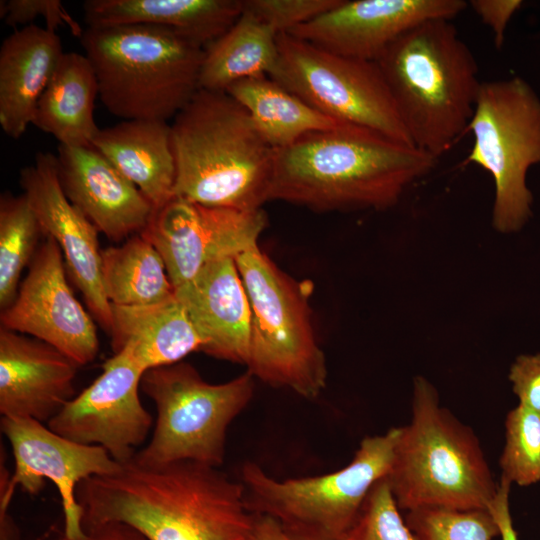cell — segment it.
<instances>
[{"label": "cell", "instance_id": "25", "mask_svg": "<svg viewBox=\"0 0 540 540\" xmlns=\"http://www.w3.org/2000/svg\"><path fill=\"white\" fill-rule=\"evenodd\" d=\"M95 71L85 54L64 52L37 103L32 124L59 145L91 146L100 128L94 119Z\"/></svg>", "mask_w": 540, "mask_h": 540}, {"label": "cell", "instance_id": "26", "mask_svg": "<svg viewBox=\"0 0 540 540\" xmlns=\"http://www.w3.org/2000/svg\"><path fill=\"white\" fill-rule=\"evenodd\" d=\"M278 35L244 4L237 21L205 48L200 89L225 92L238 81L270 76L278 58Z\"/></svg>", "mask_w": 540, "mask_h": 540}, {"label": "cell", "instance_id": "18", "mask_svg": "<svg viewBox=\"0 0 540 540\" xmlns=\"http://www.w3.org/2000/svg\"><path fill=\"white\" fill-rule=\"evenodd\" d=\"M56 157L66 197L99 232L118 242L145 229L152 204L97 149L59 145Z\"/></svg>", "mask_w": 540, "mask_h": 540}, {"label": "cell", "instance_id": "23", "mask_svg": "<svg viewBox=\"0 0 540 540\" xmlns=\"http://www.w3.org/2000/svg\"><path fill=\"white\" fill-rule=\"evenodd\" d=\"M159 208L174 196L176 166L171 127L158 120H123L99 129L92 144Z\"/></svg>", "mask_w": 540, "mask_h": 540}, {"label": "cell", "instance_id": "1", "mask_svg": "<svg viewBox=\"0 0 540 540\" xmlns=\"http://www.w3.org/2000/svg\"><path fill=\"white\" fill-rule=\"evenodd\" d=\"M82 526L121 522L148 540H247L253 513L244 487L195 461L146 466L132 460L76 491Z\"/></svg>", "mask_w": 540, "mask_h": 540}, {"label": "cell", "instance_id": "40", "mask_svg": "<svg viewBox=\"0 0 540 540\" xmlns=\"http://www.w3.org/2000/svg\"><path fill=\"white\" fill-rule=\"evenodd\" d=\"M8 506L0 503V540H20L19 529L9 514Z\"/></svg>", "mask_w": 540, "mask_h": 540}, {"label": "cell", "instance_id": "24", "mask_svg": "<svg viewBox=\"0 0 540 540\" xmlns=\"http://www.w3.org/2000/svg\"><path fill=\"white\" fill-rule=\"evenodd\" d=\"M114 353L126 352L145 372L180 362L201 350L202 341L174 295L145 306L112 305Z\"/></svg>", "mask_w": 540, "mask_h": 540}, {"label": "cell", "instance_id": "28", "mask_svg": "<svg viewBox=\"0 0 540 540\" xmlns=\"http://www.w3.org/2000/svg\"><path fill=\"white\" fill-rule=\"evenodd\" d=\"M101 275L112 305H152L175 295L161 255L141 234L101 251Z\"/></svg>", "mask_w": 540, "mask_h": 540}, {"label": "cell", "instance_id": "14", "mask_svg": "<svg viewBox=\"0 0 540 540\" xmlns=\"http://www.w3.org/2000/svg\"><path fill=\"white\" fill-rule=\"evenodd\" d=\"M145 371L124 351L102 365V373L48 422L57 434L104 448L118 463L129 462L147 438L152 416L139 387Z\"/></svg>", "mask_w": 540, "mask_h": 540}, {"label": "cell", "instance_id": "22", "mask_svg": "<svg viewBox=\"0 0 540 540\" xmlns=\"http://www.w3.org/2000/svg\"><path fill=\"white\" fill-rule=\"evenodd\" d=\"M87 27L152 25L174 30L204 49L244 10L242 0H86Z\"/></svg>", "mask_w": 540, "mask_h": 540}, {"label": "cell", "instance_id": "3", "mask_svg": "<svg viewBox=\"0 0 540 540\" xmlns=\"http://www.w3.org/2000/svg\"><path fill=\"white\" fill-rule=\"evenodd\" d=\"M170 127L174 196L239 210L268 201L275 149L228 93L199 89Z\"/></svg>", "mask_w": 540, "mask_h": 540}, {"label": "cell", "instance_id": "16", "mask_svg": "<svg viewBox=\"0 0 540 540\" xmlns=\"http://www.w3.org/2000/svg\"><path fill=\"white\" fill-rule=\"evenodd\" d=\"M19 184L44 236L59 246L67 273L82 293L92 318L110 334L112 308L102 283L99 231L66 197L56 155L38 152L33 164L20 171Z\"/></svg>", "mask_w": 540, "mask_h": 540}, {"label": "cell", "instance_id": "8", "mask_svg": "<svg viewBox=\"0 0 540 540\" xmlns=\"http://www.w3.org/2000/svg\"><path fill=\"white\" fill-rule=\"evenodd\" d=\"M251 308L248 371L307 399L326 386L327 366L312 326L307 291L257 246L235 258Z\"/></svg>", "mask_w": 540, "mask_h": 540}, {"label": "cell", "instance_id": "19", "mask_svg": "<svg viewBox=\"0 0 540 540\" xmlns=\"http://www.w3.org/2000/svg\"><path fill=\"white\" fill-rule=\"evenodd\" d=\"M79 367L49 344L1 327V415L49 422L75 397Z\"/></svg>", "mask_w": 540, "mask_h": 540}, {"label": "cell", "instance_id": "7", "mask_svg": "<svg viewBox=\"0 0 540 540\" xmlns=\"http://www.w3.org/2000/svg\"><path fill=\"white\" fill-rule=\"evenodd\" d=\"M400 427L367 436L342 469L283 481L246 462L241 479L251 513L275 519L293 540H341L372 488L391 467Z\"/></svg>", "mask_w": 540, "mask_h": 540}, {"label": "cell", "instance_id": "17", "mask_svg": "<svg viewBox=\"0 0 540 540\" xmlns=\"http://www.w3.org/2000/svg\"><path fill=\"white\" fill-rule=\"evenodd\" d=\"M466 7L463 0H341L287 33L331 53L375 62L411 28L432 19L452 20Z\"/></svg>", "mask_w": 540, "mask_h": 540}, {"label": "cell", "instance_id": "31", "mask_svg": "<svg viewBox=\"0 0 540 540\" xmlns=\"http://www.w3.org/2000/svg\"><path fill=\"white\" fill-rule=\"evenodd\" d=\"M405 521L419 540H493L499 527L488 509H419Z\"/></svg>", "mask_w": 540, "mask_h": 540}, {"label": "cell", "instance_id": "37", "mask_svg": "<svg viewBox=\"0 0 540 540\" xmlns=\"http://www.w3.org/2000/svg\"><path fill=\"white\" fill-rule=\"evenodd\" d=\"M511 483L504 478H500L497 491L488 506V510L494 517L502 540H519L510 512L509 494Z\"/></svg>", "mask_w": 540, "mask_h": 540}, {"label": "cell", "instance_id": "30", "mask_svg": "<svg viewBox=\"0 0 540 540\" xmlns=\"http://www.w3.org/2000/svg\"><path fill=\"white\" fill-rule=\"evenodd\" d=\"M501 478L529 486L540 481V414L520 404L505 420V445L499 460Z\"/></svg>", "mask_w": 540, "mask_h": 540}, {"label": "cell", "instance_id": "36", "mask_svg": "<svg viewBox=\"0 0 540 540\" xmlns=\"http://www.w3.org/2000/svg\"><path fill=\"white\" fill-rule=\"evenodd\" d=\"M522 3L521 0H471L469 5L482 22L490 27L495 46L500 48L504 44L507 25Z\"/></svg>", "mask_w": 540, "mask_h": 540}, {"label": "cell", "instance_id": "29", "mask_svg": "<svg viewBox=\"0 0 540 540\" xmlns=\"http://www.w3.org/2000/svg\"><path fill=\"white\" fill-rule=\"evenodd\" d=\"M41 235V224L27 197L2 194L0 198V306L15 300L23 269L30 264Z\"/></svg>", "mask_w": 540, "mask_h": 540}, {"label": "cell", "instance_id": "35", "mask_svg": "<svg viewBox=\"0 0 540 540\" xmlns=\"http://www.w3.org/2000/svg\"><path fill=\"white\" fill-rule=\"evenodd\" d=\"M508 377L519 404L540 414V354L517 357Z\"/></svg>", "mask_w": 540, "mask_h": 540}, {"label": "cell", "instance_id": "15", "mask_svg": "<svg viewBox=\"0 0 540 540\" xmlns=\"http://www.w3.org/2000/svg\"><path fill=\"white\" fill-rule=\"evenodd\" d=\"M65 269L59 246L45 237L15 300L1 312V327L31 335L82 366L95 359L99 340L93 318L74 296Z\"/></svg>", "mask_w": 540, "mask_h": 540}, {"label": "cell", "instance_id": "11", "mask_svg": "<svg viewBox=\"0 0 540 540\" xmlns=\"http://www.w3.org/2000/svg\"><path fill=\"white\" fill-rule=\"evenodd\" d=\"M277 43L269 77L334 120L413 145L376 62L331 53L288 33H279Z\"/></svg>", "mask_w": 540, "mask_h": 540}, {"label": "cell", "instance_id": "2", "mask_svg": "<svg viewBox=\"0 0 540 540\" xmlns=\"http://www.w3.org/2000/svg\"><path fill=\"white\" fill-rule=\"evenodd\" d=\"M436 161L413 145L344 123L275 149L268 200L319 211L384 209Z\"/></svg>", "mask_w": 540, "mask_h": 540}, {"label": "cell", "instance_id": "12", "mask_svg": "<svg viewBox=\"0 0 540 540\" xmlns=\"http://www.w3.org/2000/svg\"><path fill=\"white\" fill-rule=\"evenodd\" d=\"M1 431L9 441L15 461L10 473L1 447L0 502L10 505L19 485L37 495L50 480L57 487L65 516L62 540H85L82 508L78 503V485L93 476L115 473L121 464L102 447L67 439L32 418H1Z\"/></svg>", "mask_w": 540, "mask_h": 540}, {"label": "cell", "instance_id": "39", "mask_svg": "<svg viewBox=\"0 0 540 540\" xmlns=\"http://www.w3.org/2000/svg\"><path fill=\"white\" fill-rule=\"evenodd\" d=\"M247 540H293L270 516L253 513V523Z\"/></svg>", "mask_w": 540, "mask_h": 540}, {"label": "cell", "instance_id": "6", "mask_svg": "<svg viewBox=\"0 0 540 540\" xmlns=\"http://www.w3.org/2000/svg\"><path fill=\"white\" fill-rule=\"evenodd\" d=\"M79 39L103 105L119 118L168 122L200 89L205 49L174 30L87 27Z\"/></svg>", "mask_w": 540, "mask_h": 540}, {"label": "cell", "instance_id": "34", "mask_svg": "<svg viewBox=\"0 0 540 540\" xmlns=\"http://www.w3.org/2000/svg\"><path fill=\"white\" fill-rule=\"evenodd\" d=\"M0 16L4 23L16 27L31 25L37 17H43L46 28L56 32L59 26L68 27L70 32L80 38L84 29L65 9L59 0H7L0 2Z\"/></svg>", "mask_w": 540, "mask_h": 540}, {"label": "cell", "instance_id": "32", "mask_svg": "<svg viewBox=\"0 0 540 540\" xmlns=\"http://www.w3.org/2000/svg\"><path fill=\"white\" fill-rule=\"evenodd\" d=\"M341 540H419L401 516L386 476L372 486Z\"/></svg>", "mask_w": 540, "mask_h": 540}, {"label": "cell", "instance_id": "21", "mask_svg": "<svg viewBox=\"0 0 540 540\" xmlns=\"http://www.w3.org/2000/svg\"><path fill=\"white\" fill-rule=\"evenodd\" d=\"M56 32L34 24L16 29L0 48V125L18 139L32 124L37 103L63 55Z\"/></svg>", "mask_w": 540, "mask_h": 540}, {"label": "cell", "instance_id": "38", "mask_svg": "<svg viewBox=\"0 0 540 540\" xmlns=\"http://www.w3.org/2000/svg\"><path fill=\"white\" fill-rule=\"evenodd\" d=\"M85 540H148L132 526L121 522L84 524Z\"/></svg>", "mask_w": 540, "mask_h": 540}, {"label": "cell", "instance_id": "13", "mask_svg": "<svg viewBox=\"0 0 540 540\" xmlns=\"http://www.w3.org/2000/svg\"><path fill=\"white\" fill-rule=\"evenodd\" d=\"M267 225L262 209L239 210L203 206L173 196L153 209L140 233L161 255L176 289L205 265L236 258L257 246Z\"/></svg>", "mask_w": 540, "mask_h": 540}, {"label": "cell", "instance_id": "20", "mask_svg": "<svg viewBox=\"0 0 540 540\" xmlns=\"http://www.w3.org/2000/svg\"><path fill=\"white\" fill-rule=\"evenodd\" d=\"M175 296L202 341L201 351L247 365L251 308L234 258L205 265L175 289Z\"/></svg>", "mask_w": 540, "mask_h": 540}, {"label": "cell", "instance_id": "27", "mask_svg": "<svg viewBox=\"0 0 540 540\" xmlns=\"http://www.w3.org/2000/svg\"><path fill=\"white\" fill-rule=\"evenodd\" d=\"M225 92L246 109L274 149L287 147L309 133L344 124L317 111L269 76L238 81Z\"/></svg>", "mask_w": 540, "mask_h": 540}, {"label": "cell", "instance_id": "33", "mask_svg": "<svg viewBox=\"0 0 540 540\" xmlns=\"http://www.w3.org/2000/svg\"><path fill=\"white\" fill-rule=\"evenodd\" d=\"M341 0H245V7L278 33H287L337 6Z\"/></svg>", "mask_w": 540, "mask_h": 540}, {"label": "cell", "instance_id": "4", "mask_svg": "<svg viewBox=\"0 0 540 540\" xmlns=\"http://www.w3.org/2000/svg\"><path fill=\"white\" fill-rule=\"evenodd\" d=\"M375 62L416 148L438 159L468 132L482 82L451 20L411 28Z\"/></svg>", "mask_w": 540, "mask_h": 540}, {"label": "cell", "instance_id": "9", "mask_svg": "<svg viewBox=\"0 0 540 540\" xmlns=\"http://www.w3.org/2000/svg\"><path fill=\"white\" fill-rule=\"evenodd\" d=\"M142 391L154 402L157 419L149 443L132 461L158 466L195 461L219 468L225 457L226 432L254 393V376L246 373L210 384L189 363L146 371Z\"/></svg>", "mask_w": 540, "mask_h": 540}, {"label": "cell", "instance_id": "5", "mask_svg": "<svg viewBox=\"0 0 540 540\" xmlns=\"http://www.w3.org/2000/svg\"><path fill=\"white\" fill-rule=\"evenodd\" d=\"M400 510L487 509L497 485L473 430L442 407L424 377L413 382L412 416L400 427L386 475Z\"/></svg>", "mask_w": 540, "mask_h": 540}, {"label": "cell", "instance_id": "10", "mask_svg": "<svg viewBox=\"0 0 540 540\" xmlns=\"http://www.w3.org/2000/svg\"><path fill=\"white\" fill-rule=\"evenodd\" d=\"M468 131L473 145L467 161L494 182V228L520 230L532 214L527 172L540 164V97L518 76L482 82Z\"/></svg>", "mask_w": 540, "mask_h": 540}]
</instances>
